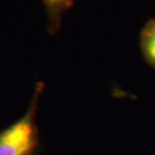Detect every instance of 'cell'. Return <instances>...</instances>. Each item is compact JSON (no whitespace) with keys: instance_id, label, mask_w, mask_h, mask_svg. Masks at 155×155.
Here are the masks:
<instances>
[{"instance_id":"cell-1","label":"cell","mask_w":155,"mask_h":155,"mask_svg":"<svg viewBox=\"0 0 155 155\" xmlns=\"http://www.w3.org/2000/svg\"><path fill=\"white\" fill-rule=\"evenodd\" d=\"M44 83L38 81L23 116L0 131V155H35L39 145L36 111Z\"/></svg>"},{"instance_id":"cell-2","label":"cell","mask_w":155,"mask_h":155,"mask_svg":"<svg viewBox=\"0 0 155 155\" xmlns=\"http://www.w3.org/2000/svg\"><path fill=\"white\" fill-rule=\"evenodd\" d=\"M48 18V32L57 34L61 29L65 13L75 4V0H41Z\"/></svg>"},{"instance_id":"cell-3","label":"cell","mask_w":155,"mask_h":155,"mask_svg":"<svg viewBox=\"0 0 155 155\" xmlns=\"http://www.w3.org/2000/svg\"><path fill=\"white\" fill-rule=\"evenodd\" d=\"M140 48L144 59L155 69V17L147 21L141 30Z\"/></svg>"}]
</instances>
